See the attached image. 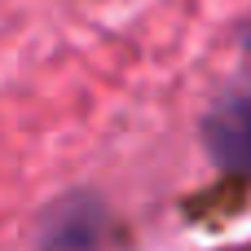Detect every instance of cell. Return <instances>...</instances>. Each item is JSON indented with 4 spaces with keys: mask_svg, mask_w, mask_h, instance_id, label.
Returning a JSON list of instances; mask_svg holds the SVG:
<instances>
[{
    "mask_svg": "<svg viewBox=\"0 0 251 251\" xmlns=\"http://www.w3.org/2000/svg\"><path fill=\"white\" fill-rule=\"evenodd\" d=\"M101 243V212L88 203H66V212H53L44 229V251H93Z\"/></svg>",
    "mask_w": 251,
    "mask_h": 251,
    "instance_id": "7a4b0ae2",
    "label": "cell"
},
{
    "mask_svg": "<svg viewBox=\"0 0 251 251\" xmlns=\"http://www.w3.org/2000/svg\"><path fill=\"white\" fill-rule=\"evenodd\" d=\"M207 150L212 159L225 168V172H238V176H251V84L221 97L207 115Z\"/></svg>",
    "mask_w": 251,
    "mask_h": 251,
    "instance_id": "6da1fadb",
    "label": "cell"
}]
</instances>
